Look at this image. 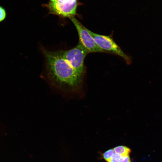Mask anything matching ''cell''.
<instances>
[{
    "mask_svg": "<svg viewBox=\"0 0 162 162\" xmlns=\"http://www.w3.org/2000/svg\"><path fill=\"white\" fill-rule=\"evenodd\" d=\"M87 30L98 46L105 51L110 52L122 58L128 63L131 62L130 57L125 53L109 36L99 34Z\"/></svg>",
    "mask_w": 162,
    "mask_h": 162,
    "instance_id": "obj_4",
    "label": "cell"
},
{
    "mask_svg": "<svg viewBox=\"0 0 162 162\" xmlns=\"http://www.w3.org/2000/svg\"><path fill=\"white\" fill-rule=\"evenodd\" d=\"M122 157L121 155L115 152L110 162H119Z\"/></svg>",
    "mask_w": 162,
    "mask_h": 162,
    "instance_id": "obj_9",
    "label": "cell"
},
{
    "mask_svg": "<svg viewBox=\"0 0 162 162\" xmlns=\"http://www.w3.org/2000/svg\"><path fill=\"white\" fill-rule=\"evenodd\" d=\"M62 56L81 76L84 72V61L88 52L79 42L74 48L67 50L58 51Z\"/></svg>",
    "mask_w": 162,
    "mask_h": 162,
    "instance_id": "obj_2",
    "label": "cell"
},
{
    "mask_svg": "<svg viewBox=\"0 0 162 162\" xmlns=\"http://www.w3.org/2000/svg\"><path fill=\"white\" fill-rule=\"evenodd\" d=\"M119 162H131L129 156L122 157Z\"/></svg>",
    "mask_w": 162,
    "mask_h": 162,
    "instance_id": "obj_10",
    "label": "cell"
},
{
    "mask_svg": "<svg viewBox=\"0 0 162 162\" xmlns=\"http://www.w3.org/2000/svg\"><path fill=\"white\" fill-rule=\"evenodd\" d=\"M113 149L116 153L119 154L122 157L129 156L131 152V150L129 148L123 146L116 147Z\"/></svg>",
    "mask_w": 162,
    "mask_h": 162,
    "instance_id": "obj_6",
    "label": "cell"
},
{
    "mask_svg": "<svg viewBox=\"0 0 162 162\" xmlns=\"http://www.w3.org/2000/svg\"><path fill=\"white\" fill-rule=\"evenodd\" d=\"M66 0H56V1H57V2H63L65 1Z\"/></svg>",
    "mask_w": 162,
    "mask_h": 162,
    "instance_id": "obj_11",
    "label": "cell"
},
{
    "mask_svg": "<svg viewBox=\"0 0 162 162\" xmlns=\"http://www.w3.org/2000/svg\"><path fill=\"white\" fill-rule=\"evenodd\" d=\"M75 26L79 35V42L88 52H105L100 48L93 37L88 32L87 29L74 16L69 18Z\"/></svg>",
    "mask_w": 162,
    "mask_h": 162,
    "instance_id": "obj_5",
    "label": "cell"
},
{
    "mask_svg": "<svg viewBox=\"0 0 162 162\" xmlns=\"http://www.w3.org/2000/svg\"><path fill=\"white\" fill-rule=\"evenodd\" d=\"M115 153L113 149H111L106 151L103 154V158L107 162H110L112 157Z\"/></svg>",
    "mask_w": 162,
    "mask_h": 162,
    "instance_id": "obj_7",
    "label": "cell"
},
{
    "mask_svg": "<svg viewBox=\"0 0 162 162\" xmlns=\"http://www.w3.org/2000/svg\"><path fill=\"white\" fill-rule=\"evenodd\" d=\"M77 0H66L63 2H50L44 6L50 13L63 17L70 18L76 14Z\"/></svg>",
    "mask_w": 162,
    "mask_h": 162,
    "instance_id": "obj_3",
    "label": "cell"
},
{
    "mask_svg": "<svg viewBox=\"0 0 162 162\" xmlns=\"http://www.w3.org/2000/svg\"><path fill=\"white\" fill-rule=\"evenodd\" d=\"M6 16L7 13L5 9L0 5V22L4 20Z\"/></svg>",
    "mask_w": 162,
    "mask_h": 162,
    "instance_id": "obj_8",
    "label": "cell"
},
{
    "mask_svg": "<svg viewBox=\"0 0 162 162\" xmlns=\"http://www.w3.org/2000/svg\"><path fill=\"white\" fill-rule=\"evenodd\" d=\"M49 79L60 88L72 89L80 83L81 76L61 55L58 51H44Z\"/></svg>",
    "mask_w": 162,
    "mask_h": 162,
    "instance_id": "obj_1",
    "label": "cell"
},
{
    "mask_svg": "<svg viewBox=\"0 0 162 162\" xmlns=\"http://www.w3.org/2000/svg\"><path fill=\"white\" fill-rule=\"evenodd\" d=\"M50 2H54L56 1V0H50Z\"/></svg>",
    "mask_w": 162,
    "mask_h": 162,
    "instance_id": "obj_12",
    "label": "cell"
}]
</instances>
